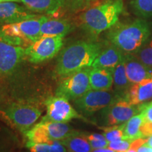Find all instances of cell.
<instances>
[{
	"instance_id": "1",
	"label": "cell",
	"mask_w": 152,
	"mask_h": 152,
	"mask_svg": "<svg viewBox=\"0 0 152 152\" xmlns=\"http://www.w3.org/2000/svg\"><path fill=\"white\" fill-rule=\"evenodd\" d=\"M102 44L77 41L62 49L56 61L55 73L62 78L80 70L91 67L102 50Z\"/></svg>"
},
{
	"instance_id": "2",
	"label": "cell",
	"mask_w": 152,
	"mask_h": 152,
	"mask_svg": "<svg viewBox=\"0 0 152 152\" xmlns=\"http://www.w3.org/2000/svg\"><path fill=\"white\" fill-rule=\"evenodd\" d=\"M123 9V0H105L80 15V27L90 37H97L118 21Z\"/></svg>"
},
{
	"instance_id": "3",
	"label": "cell",
	"mask_w": 152,
	"mask_h": 152,
	"mask_svg": "<svg viewBox=\"0 0 152 152\" xmlns=\"http://www.w3.org/2000/svg\"><path fill=\"white\" fill-rule=\"evenodd\" d=\"M151 35V29L144 19H136L129 23L117 22L109 28L107 38L125 54L137 52Z\"/></svg>"
},
{
	"instance_id": "4",
	"label": "cell",
	"mask_w": 152,
	"mask_h": 152,
	"mask_svg": "<svg viewBox=\"0 0 152 152\" xmlns=\"http://www.w3.org/2000/svg\"><path fill=\"white\" fill-rule=\"evenodd\" d=\"M48 17L40 16L14 23L0 26V39L12 45L28 47L41 37L40 28Z\"/></svg>"
},
{
	"instance_id": "5",
	"label": "cell",
	"mask_w": 152,
	"mask_h": 152,
	"mask_svg": "<svg viewBox=\"0 0 152 152\" xmlns=\"http://www.w3.org/2000/svg\"><path fill=\"white\" fill-rule=\"evenodd\" d=\"M0 113L10 124L25 134L42 115V111L35 104L18 101L0 104Z\"/></svg>"
},
{
	"instance_id": "6",
	"label": "cell",
	"mask_w": 152,
	"mask_h": 152,
	"mask_svg": "<svg viewBox=\"0 0 152 152\" xmlns=\"http://www.w3.org/2000/svg\"><path fill=\"white\" fill-rule=\"evenodd\" d=\"M73 131L68 123L53 122L41 120L33 125L24 134L28 142L34 143H47L53 141H61Z\"/></svg>"
},
{
	"instance_id": "7",
	"label": "cell",
	"mask_w": 152,
	"mask_h": 152,
	"mask_svg": "<svg viewBox=\"0 0 152 152\" xmlns=\"http://www.w3.org/2000/svg\"><path fill=\"white\" fill-rule=\"evenodd\" d=\"M90 67L83 68L62 77L55 95L74 101L91 90L90 83Z\"/></svg>"
},
{
	"instance_id": "8",
	"label": "cell",
	"mask_w": 152,
	"mask_h": 152,
	"mask_svg": "<svg viewBox=\"0 0 152 152\" xmlns=\"http://www.w3.org/2000/svg\"><path fill=\"white\" fill-rule=\"evenodd\" d=\"M64 46V37H41L26 47V58L32 64H39L52 59Z\"/></svg>"
},
{
	"instance_id": "9",
	"label": "cell",
	"mask_w": 152,
	"mask_h": 152,
	"mask_svg": "<svg viewBox=\"0 0 152 152\" xmlns=\"http://www.w3.org/2000/svg\"><path fill=\"white\" fill-rule=\"evenodd\" d=\"M121 97L123 96L109 90H90L74 100L73 104L80 113L90 114L105 109Z\"/></svg>"
},
{
	"instance_id": "10",
	"label": "cell",
	"mask_w": 152,
	"mask_h": 152,
	"mask_svg": "<svg viewBox=\"0 0 152 152\" xmlns=\"http://www.w3.org/2000/svg\"><path fill=\"white\" fill-rule=\"evenodd\" d=\"M46 115L42 120L53 122L68 123L73 119H85L74 109L69 100L61 96H49L45 102Z\"/></svg>"
},
{
	"instance_id": "11",
	"label": "cell",
	"mask_w": 152,
	"mask_h": 152,
	"mask_svg": "<svg viewBox=\"0 0 152 152\" xmlns=\"http://www.w3.org/2000/svg\"><path fill=\"white\" fill-rule=\"evenodd\" d=\"M26 58L25 47L0 39V77L12 75Z\"/></svg>"
},
{
	"instance_id": "12",
	"label": "cell",
	"mask_w": 152,
	"mask_h": 152,
	"mask_svg": "<svg viewBox=\"0 0 152 152\" xmlns=\"http://www.w3.org/2000/svg\"><path fill=\"white\" fill-rule=\"evenodd\" d=\"M105 109V121L109 126L126 122L140 112L138 106L132 105L123 97L119 98Z\"/></svg>"
},
{
	"instance_id": "13",
	"label": "cell",
	"mask_w": 152,
	"mask_h": 152,
	"mask_svg": "<svg viewBox=\"0 0 152 152\" xmlns=\"http://www.w3.org/2000/svg\"><path fill=\"white\" fill-rule=\"evenodd\" d=\"M40 16L42 15L33 14L26 7L16 2L0 3V26L35 18Z\"/></svg>"
},
{
	"instance_id": "14",
	"label": "cell",
	"mask_w": 152,
	"mask_h": 152,
	"mask_svg": "<svg viewBox=\"0 0 152 152\" xmlns=\"http://www.w3.org/2000/svg\"><path fill=\"white\" fill-rule=\"evenodd\" d=\"M125 71L130 83H140L143 80L152 77V71L135 57L130 54H124Z\"/></svg>"
},
{
	"instance_id": "15",
	"label": "cell",
	"mask_w": 152,
	"mask_h": 152,
	"mask_svg": "<svg viewBox=\"0 0 152 152\" xmlns=\"http://www.w3.org/2000/svg\"><path fill=\"white\" fill-rule=\"evenodd\" d=\"M123 98L132 105L142 104L152 98V77L143 80L130 87Z\"/></svg>"
},
{
	"instance_id": "16",
	"label": "cell",
	"mask_w": 152,
	"mask_h": 152,
	"mask_svg": "<svg viewBox=\"0 0 152 152\" xmlns=\"http://www.w3.org/2000/svg\"><path fill=\"white\" fill-rule=\"evenodd\" d=\"M124 58V54L121 49L112 45L105 49H102V52L95 58L92 68H109L115 67Z\"/></svg>"
},
{
	"instance_id": "17",
	"label": "cell",
	"mask_w": 152,
	"mask_h": 152,
	"mask_svg": "<svg viewBox=\"0 0 152 152\" xmlns=\"http://www.w3.org/2000/svg\"><path fill=\"white\" fill-rule=\"evenodd\" d=\"M73 25L67 19L52 18L48 17L42 24L40 36H61L64 37L73 31Z\"/></svg>"
},
{
	"instance_id": "18",
	"label": "cell",
	"mask_w": 152,
	"mask_h": 152,
	"mask_svg": "<svg viewBox=\"0 0 152 152\" xmlns=\"http://www.w3.org/2000/svg\"><path fill=\"white\" fill-rule=\"evenodd\" d=\"M91 90H109L113 83V68H92L90 73Z\"/></svg>"
},
{
	"instance_id": "19",
	"label": "cell",
	"mask_w": 152,
	"mask_h": 152,
	"mask_svg": "<svg viewBox=\"0 0 152 152\" xmlns=\"http://www.w3.org/2000/svg\"><path fill=\"white\" fill-rule=\"evenodd\" d=\"M25 7L32 12L54 15L63 8L61 0H21Z\"/></svg>"
},
{
	"instance_id": "20",
	"label": "cell",
	"mask_w": 152,
	"mask_h": 152,
	"mask_svg": "<svg viewBox=\"0 0 152 152\" xmlns=\"http://www.w3.org/2000/svg\"><path fill=\"white\" fill-rule=\"evenodd\" d=\"M68 152H92L93 149L83 132L73 130L59 141Z\"/></svg>"
},
{
	"instance_id": "21",
	"label": "cell",
	"mask_w": 152,
	"mask_h": 152,
	"mask_svg": "<svg viewBox=\"0 0 152 152\" xmlns=\"http://www.w3.org/2000/svg\"><path fill=\"white\" fill-rule=\"evenodd\" d=\"M144 121V114L142 111L134 115L125 122L124 128L125 140L133 142L139 138H143L140 128Z\"/></svg>"
},
{
	"instance_id": "22",
	"label": "cell",
	"mask_w": 152,
	"mask_h": 152,
	"mask_svg": "<svg viewBox=\"0 0 152 152\" xmlns=\"http://www.w3.org/2000/svg\"><path fill=\"white\" fill-rule=\"evenodd\" d=\"M113 78L114 87L117 92H124L128 90L130 81L128 80L125 71V58L113 68Z\"/></svg>"
},
{
	"instance_id": "23",
	"label": "cell",
	"mask_w": 152,
	"mask_h": 152,
	"mask_svg": "<svg viewBox=\"0 0 152 152\" xmlns=\"http://www.w3.org/2000/svg\"><path fill=\"white\" fill-rule=\"evenodd\" d=\"M26 147L30 152H67V149L59 141L47 143H34L27 142Z\"/></svg>"
},
{
	"instance_id": "24",
	"label": "cell",
	"mask_w": 152,
	"mask_h": 152,
	"mask_svg": "<svg viewBox=\"0 0 152 152\" xmlns=\"http://www.w3.org/2000/svg\"><path fill=\"white\" fill-rule=\"evenodd\" d=\"M130 5L138 16L142 18L152 16V0H131Z\"/></svg>"
},
{
	"instance_id": "25",
	"label": "cell",
	"mask_w": 152,
	"mask_h": 152,
	"mask_svg": "<svg viewBox=\"0 0 152 152\" xmlns=\"http://www.w3.org/2000/svg\"><path fill=\"white\" fill-rule=\"evenodd\" d=\"M125 122L120 125H111L108 127H102L100 129L104 131V136L109 142L125 140L124 128Z\"/></svg>"
},
{
	"instance_id": "26",
	"label": "cell",
	"mask_w": 152,
	"mask_h": 152,
	"mask_svg": "<svg viewBox=\"0 0 152 152\" xmlns=\"http://www.w3.org/2000/svg\"><path fill=\"white\" fill-rule=\"evenodd\" d=\"M84 134L93 149L108 147L109 142L107 141L104 134H98V133H92V134L84 133Z\"/></svg>"
},
{
	"instance_id": "27",
	"label": "cell",
	"mask_w": 152,
	"mask_h": 152,
	"mask_svg": "<svg viewBox=\"0 0 152 152\" xmlns=\"http://www.w3.org/2000/svg\"><path fill=\"white\" fill-rule=\"evenodd\" d=\"M63 8L71 13H77L88 6L86 0H61Z\"/></svg>"
},
{
	"instance_id": "28",
	"label": "cell",
	"mask_w": 152,
	"mask_h": 152,
	"mask_svg": "<svg viewBox=\"0 0 152 152\" xmlns=\"http://www.w3.org/2000/svg\"><path fill=\"white\" fill-rule=\"evenodd\" d=\"M138 58L147 67L152 68V41L137 52Z\"/></svg>"
},
{
	"instance_id": "29",
	"label": "cell",
	"mask_w": 152,
	"mask_h": 152,
	"mask_svg": "<svg viewBox=\"0 0 152 152\" xmlns=\"http://www.w3.org/2000/svg\"><path fill=\"white\" fill-rule=\"evenodd\" d=\"M132 142L126 140H121L118 141L109 142L108 148L117 152L125 151L130 149Z\"/></svg>"
},
{
	"instance_id": "30",
	"label": "cell",
	"mask_w": 152,
	"mask_h": 152,
	"mask_svg": "<svg viewBox=\"0 0 152 152\" xmlns=\"http://www.w3.org/2000/svg\"><path fill=\"white\" fill-rule=\"evenodd\" d=\"M138 108L140 111H142L144 114V121L152 123V102L140 104Z\"/></svg>"
},
{
	"instance_id": "31",
	"label": "cell",
	"mask_w": 152,
	"mask_h": 152,
	"mask_svg": "<svg viewBox=\"0 0 152 152\" xmlns=\"http://www.w3.org/2000/svg\"><path fill=\"white\" fill-rule=\"evenodd\" d=\"M140 131H141L142 135L144 137H147L152 135V123L148 122V121H144L142 123L140 128Z\"/></svg>"
},
{
	"instance_id": "32",
	"label": "cell",
	"mask_w": 152,
	"mask_h": 152,
	"mask_svg": "<svg viewBox=\"0 0 152 152\" xmlns=\"http://www.w3.org/2000/svg\"><path fill=\"white\" fill-rule=\"evenodd\" d=\"M147 140L148 139H147L146 137H143V138H139L137 140H134V141L131 143L130 148V149L137 150V149L141 147V146L143 145L144 144L147 143Z\"/></svg>"
},
{
	"instance_id": "33",
	"label": "cell",
	"mask_w": 152,
	"mask_h": 152,
	"mask_svg": "<svg viewBox=\"0 0 152 152\" xmlns=\"http://www.w3.org/2000/svg\"><path fill=\"white\" fill-rule=\"evenodd\" d=\"M137 152H152V147H149L147 144H144L137 149Z\"/></svg>"
},
{
	"instance_id": "34",
	"label": "cell",
	"mask_w": 152,
	"mask_h": 152,
	"mask_svg": "<svg viewBox=\"0 0 152 152\" xmlns=\"http://www.w3.org/2000/svg\"><path fill=\"white\" fill-rule=\"evenodd\" d=\"M6 96V90L4 87L0 84V104H2Z\"/></svg>"
},
{
	"instance_id": "35",
	"label": "cell",
	"mask_w": 152,
	"mask_h": 152,
	"mask_svg": "<svg viewBox=\"0 0 152 152\" xmlns=\"http://www.w3.org/2000/svg\"><path fill=\"white\" fill-rule=\"evenodd\" d=\"M92 152H117L113 150L110 149L109 148H102V149H96L92 150Z\"/></svg>"
},
{
	"instance_id": "36",
	"label": "cell",
	"mask_w": 152,
	"mask_h": 152,
	"mask_svg": "<svg viewBox=\"0 0 152 152\" xmlns=\"http://www.w3.org/2000/svg\"><path fill=\"white\" fill-rule=\"evenodd\" d=\"M3 2H16V3H20L21 0H2Z\"/></svg>"
},
{
	"instance_id": "37",
	"label": "cell",
	"mask_w": 152,
	"mask_h": 152,
	"mask_svg": "<svg viewBox=\"0 0 152 152\" xmlns=\"http://www.w3.org/2000/svg\"><path fill=\"white\" fill-rule=\"evenodd\" d=\"M146 144H147V145H149V147H152V135L149 137V138L147 140V142Z\"/></svg>"
},
{
	"instance_id": "38",
	"label": "cell",
	"mask_w": 152,
	"mask_h": 152,
	"mask_svg": "<svg viewBox=\"0 0 152 152\" xmlns=\"http://www.w3.org/2000/svg\"><path fill=\"white\" fill-rule=\"evenodd\" d=\"M96 1V0H86L87 4H88V5L90 4V3L91 2V1Z\"/></svg>"
},
{
	"instance_id": "39",
	"label": "cell",
	"mask_w": 152,
	"mask_h": 152,
	"mask_svg": "<svg viewBox=\"0 0 152 152\" xmlns=\"http://www.w3.org/2000/svg\"><path fill=\"white\" fill-rule=\"evenodd\" d=\"M0 3H2V0H0Z\"/></svg>"
}]
</instances>
